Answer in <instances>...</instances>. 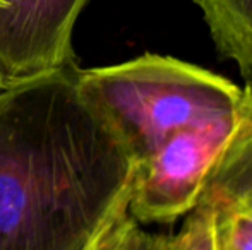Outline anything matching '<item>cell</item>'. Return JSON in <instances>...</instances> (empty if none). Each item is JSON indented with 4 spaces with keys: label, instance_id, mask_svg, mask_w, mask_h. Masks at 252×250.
Wrapping results in <instances>:
<instances>
[{
    "label": "cell",
    "instance_id": "12",
    "mask_svg": "<svg viewBox=\"0 0 252 250\" xmlns=\"http://www.w3.org/2000/svg\"><path fill=\"white\" fill-rule=\"evenodd\" d=\"M7 2H9V0H0V7H3V5H5Z\"/></svg>",
    "mask_w": 252,
    "mask_h": 250
},
{
    "label": "cell",
    "instance_id": "8",
    "mask_svg": "<svg viewBox=\"0 0 252 250\" xmlns=\"http://www.w3.org/2000/svg\"><path fill=\"white\" fill-rule=\"evenodd\" d=\"M170 250H215L213 211L197 204L186 216L177 235L170 237Z\"/></svg>",
    "mask_w": 252,
    "mask_h": 250
},
{
    "label": "cell",
    "instance_id": "13",
    "mask_svg": "<svg viewBox=\"0 0 252 250\" xmlns=\"http://www.w3.org/2000/svg\"><path fill=\"white\" fill-rule=\"evenodd\" d=\"M3 84H5V83H3V81H2V77H0V87H2Z\"/></svg>",
    "mask_w": 252,
    "mask_h": 250
},
{
    "label": "cell",
    "instance_id": "6",
    "mask_svg": "<svg viewBox=\"0 0 252 250\" xmlns=\"http://www.w3.org/2000/svg\"><path fill=\"white\" fill-rule=\"evenodd\" d=\"M220 57L252 83V0H194Z\"/></svg>",
    "mask_w": 252,
    "mask_h": 250
},
{
    "label": "cell",
    "instance_id": "9",
    "mask_svg": "<svg viewBox=\"0 0 252 250\" xmlns=\"http://www.w3.org/2000/svg\"><path fill=\"white\" fill-rule=\"evenodd\" d=\"M124 250H170V237L150 233L134 221L124 240Z\"/></svg>",
    "mask_w": 252,
    "mask_h": 250
},
{
    "label": "cell",
    "instance_id": "3",
    "mask_svg": "<svg viewBox=\"0 0 252 250\" xmlns=\"http://www.w3.org/2000/svg\"><path fill=\"white\" fill-rule=\"evenodd\" d=\"M237 117L239 110L186 127L136 163L129 214L137 224L175 223L199 204L206 180L235 129Z\"/></svg>",
    "mask_w": 252,
    "mask_h": 250
},
{
    "label": "cell",
    "instance_id": "4",
    "mask_svg": "<svg viewBox=\"0 0 252 250\" xmlns=\"http://www.w3.org/2000/svg\"><path fill=\"white\" fill-rule=\"evenodd\" d=\"M90 0H9L0 7V77L3 83L76 62L72 33Z\"/></svg>",
    "mask_w": 252,
    "mask_h": 250
},
{
    "label": "cell",
    "instance_id": "5",
    "mask_svg": "<svg viewBox=\"0 0 252 250\" xmlns=\"http://www.w3.org/2000/svg\"><path fill=\"white\" fill-rule=\"evenodd\" d=\"M199 204L252 213V83L244 86L235 129L211 168Z\"/></svg>",
    "mask_w": 252,
    "mask_h": 250
},
{
    "label": "cell",
    "instance_id": "7",
    "mask_svg": "<svg viewBox=\"0 0 252 250\" xmlns=\"http://www.w3.org/2000/svg\"><path fill=\"white\" fill-rule=\"evenodd\" d=\"M211 211L215 250H252V213L239 207Z\"/></svg>",
    "mask_w": 252,
    "mask_h": 250
},
{
    "label": "cell",
    "instance_id": "2",
    "mask_svg": "<svg viewBox=\"0 0 252 250\" xmlns=\"http://www.w3.org/2000/svg\"><path fill=\"white\" fill-rule=\"evenodd\" d=\"M77 84L134 160L186 127L239 110L244 87L204 67L143 54L105 67H77Z\"/></svg>",
    "mask_w": 252,
    "mask_h": 250
},
{
    "label": "cell",
    "instance_id": "11",
    "mask_svg": "<svg viewBox=\"0 0 252 250\" xmlns=\"http://www.w3.org/2000/svg\"><path fill=\"white\" fill-rule=\"evenodd\" d=\"M132 223H134V220L129 214V216L126 218V221L120 224V228L117 230V233L113 235L112 242L108 244L106 250H124V240H126V235H127V231H129V228L132 226Z\"/></svg>",
    "mask_w": 252,
    "mask_h": 250
},
{
    "label": "cell",
    "instance_id": "10",
    "mask_svg": "<svg viewBox=\"0 0 252 250\" xmlns=\"http://www.w3.org/2000/svg\"><path fill=\"white\" fill-rule=\"evenodd\" d=\"M129 216V206L122 207V209L119 211V213H115L112 218H110L108 221H106V224L101 228L100 231H98V235L93 238V240L90 242V244L86 245L83 250H106L108 247V244L112 242L113 235L117 233V230L120 228V224L126 221V218Z\"/></svg>",
    "mask_w": 252,
    "mask_h": 250
},
{
    "label": "cell",
    "instance_id": "1",
    "mask_svg": "<svg viewBox=\"0 0 252 250\" xmlns=\"http://www.w3.org/2000/svg\"><path fill=\"white\" fill-rule=\"evenodd\" d=\"M134 160L77 63L0 87V250H83L129 206Z\"/></svg>",
    "mask_w": 252,
    "mask_h": 250
}]
</instances>
